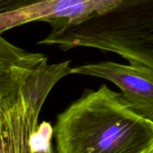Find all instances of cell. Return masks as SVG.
Returning a JSON list of instances; mask_svg holds the SVG:
<instances>
[{"label":"cell","mask_w":153,"mask_h":153,"mask_svg":"<svg viewBox=\"0 0 153 153\" xmlns=\"http://www.w3.org/2000/svg\"><path fill=\"white\" fill-rule=\"evenodd\" d=\"M46 0H0V12L18 9L32 4H37Z\"/></svg>","instance_id":"obj_7"},{"label":"cell","mask_w":153,"mask_h":153,"mask_svg":"<svg viewBox=\"0 0 153 153\" xmlns=\"http://www.w3.org/2000/svg\"><path fill=\"white\" fill-rule=\"evenodd\" d=\"M54 127L48 123H42L38 125L32 135V147L34 153H57L52 145Z\"/></svg>","instance_id":"obj_6"},{"label":"cell","mask_w":153,"mask_h":153,"mask_svg":"<svg viewBox=\"0 0 153 153\" xmlns=\"http://www.w3.org/2000/svg\"><path fill=\"white\" fill-rule=\"evenodd\" d=\"M54 137L57 153H153V121L102 84L57 115Z\"/></svg>","instance_id":"obj_1"},{"label":"cell","mask_w":153,"mask_h":153,"mask_svg":"<svg viewBox=\"0 0 153 153\" xmlns=\"http://www.w3.org/2000/svg\"><path fill=\"white\" fill-rule=\"evenodd\" d=\"M71 74L106 79L122 91L124 99L143 116L153 121V70L138 64L101 61L72 68Z\"/></svg>","instance_id":"obj_5"},{"label":"cell","mask_w":153,"mask_h":153,"mask_svg":"<svg viewBox=\"0 0 153 153\" xmlns=\"http://www.w3.org/2000/svg\"><path fill=\"white\" fill-rule=\"evenodd\" d=\"M124 0H46L0 12V33L32 22H45L51 30L79 23L106 13Z\"/></svg>","instance_id":"obj_4"},{"label":"cell","mask_w":153,"mask_h":153,"mask_svg":"<svg viewBox=\"0 0 153 153\" xmlns=\"http://www.w3.org/2000/svg\"><path fill=\"white\" fill-rule=\"evenodd\" d=\"M58 78L49 67L30 61L0 70L1 153H34L32 135L41 108Z\"/></svg>","instance_id":"obj_3"},{"label":"cell","mask_w":153,"mask_h":153,"mask_svg":"<svg viewBox=\"0 0 153 153\" xmlns=\"http://www.w3.org/2000/svg\"><path fill=\"white\" fill-rule=\"evenodd\" d=\"M38 43L62 51L97 49L153 70V0H124L106 13L53 29Z\"/></svg>","instance_id":"obj_2"}]
</instances>
